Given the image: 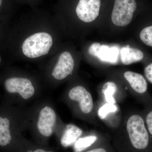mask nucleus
Returning a JSON list of instances; mask_svg holds the SVG:
<instances>
[{
	"mask_svg": "<svg viewBox=\"0 0 152 152\" xmlns=\"http://www.w3.org/2000/svg\"><path fill=\"white\" fill-rule=\"evenodd\" d=\"M27 109L1 101L0 148H10L15 145L23 151L27 141L23 134L27 130Z\"/></svg>",
	"mask_w": 152,
	"mask_h": 152,
	"instance_id": "nucleus-1",
	"label": "nucleus"
},
{
	"mask_svg": "<svg viewBox=\"0 0 152 152\" xmlns=\"http://www.w3.org/2000/svg\"><path fill=\"white\" fill-rule=\"evenodd\" d=\"M62 126L54 106L49 100L36 101L27 109V130L44 141L56 134Z\"/></svg>",
	"mask_w": 152,
	"mask_h": 152,
	"instance_id": "nucleus-2",
	"label": "nucleus"
},
{
	"mask_svg": "<svg viewBox=\"0 0 152 152\" xmlns=\"http://www.w3.org/2000/svg\"><path fill=\"white\" fill-rule=\"evenodd\" d=\"M0 81L4 90L2 100L11 104L25 107L40 95L33 82L27 77L6 72L0 77Z\"/></svg>",
	"mask_w": 152,
	"mask_h": 152,
	"instance_id": "nucleus-3",
	"label": "nucleus"
},
{
	"mask_svg": "<svg viewBox=\"0 0 152 152\" xmlns=\"http://www.w3.org/2000/svg\"><path fill=\"white\" fill-rule=\"evenodd\" d=\"M126 129L133 147L140 151L149 148L151 137L143 117L139 114L131 116L127 121Z\"/></svg>",
	"mask_w": 152,
	"mask_h": 152,
	"instance_id": "nucleus-4",
	"label": "nucleus"
},
{
	"mask_svg": "<svg viewBox=\"0 0 152 152\" xmlns=\"http://www.w3.org/2000/svg\"><path fill=\"white\" fill-rule=\"evenodd\" d=\"M53 44V38L48 33H37L25 40L22 45V51L26 56L35 58L48 54Z\"/></svg>",
	"mask_w": 152,
	"mask_h": 152,
	"instance_id": "nucleus-5",
	"label": "nucleus"
},
{
	"mask_svg": "<svg viewBox=\"0 0 152 152\" xmlns=\"http://www.w3.org/2000/svg\"><path fill=\"white\" fill-rule=\"evenodd\" d=\"M137 8L136 0H115L111 15L112 22L118 26H127L132 21Z\"/></svg>",
	"mask_w": 152,
	"mask_h": 152,
	"instance_id": "nucleus-6",
	"label": "nucleus"
},
{
	"mask_svg": "<svg viewBox=\"0 0 152 152\" xmlns=\"http://www.w3.org/2000/svg\"><path fill=\"white\" fill-rule=\"evenodd\" d=\"M67 96L70 102L77 104L82 113L88 115L92 111L94 108L92 96L84 87L77 86L72 88Z\"/></svg>",
	"mask_w": 152,
	"mask_h": 152,
	"instance_id": "nucleus-7",
	"label": "nucleus"
},
{
	"mask_svg": "<svg viewBox=\"0 0 152 152\" xmlns=\"http://www.w3.org/2000/svg\"><path fill=\"white\" fill-rule=\"evenodd\" d=\"M74 67L75 62L70 53L67 51L63 52L53 68L51 76L56 80H63L72 75Z\"/></svg>",
	"mask_w": 152,
	"mask_h": 152,
	"instance_id": "nucleus-8",
	"label": "nucleus"
},
{
	"mask_svg": "<svg viewBox=\"0 0 152 152\" xmlns=\"http://www.w3.org/2000/svg\"><path fill=\"white\" fill-rule=\"evenodd\" d=\"M100 7L101 0H80L76 7V14L82 21L91 23L99 15Z\"/></svg>",
	"mask_w": 152,
	"mask_h": 152,
	"instance_id": "nucleus-9",
	"label": "nucleus"
},
{
	"mask_svg": "<svg viewBox=\"0 0 152 152\" xmlns=\"http://www.w3.org/2000/svg\"><path fill=\"white\" fill-rule=\"evenodd\" d=\"M60 133V143L64 148H68L73 145L82 135L83 132L77 126L70 124L66 125L64 127H63L62 125L56 134Z\"/></svg>",
	"mask_w": 152,
	"mask_h": 152,
	"instance_id": "nucleus-10",
	"label": "nucleus"
},
{
	"mask_svg": "<svg viewBox=\"0 0 152 152\" xmlns=\"http://www.w3.org/2000/svg\"><path fill=\"white\" fill-rule=\"evenodd\" d=\"M124 77L136 93L140 95L146 94L148 83L143 76L134 72L127 71L124 74Z\"/></svg>",
	"mask_w": 152,
	"mask_h": 152,
	"instance_id": "nucleus-11",
	"label": "nucleus"
},
{
	"mask_svg": "<svg viewBox=\"0 0 152 152\" xmlns=\"http://www.w3.org/2000/svg\"><path fill=\"white\" fill-rule=\"evenodd\" d=\"M120 56L122 63L126 65L141 61L145 58L142 51L137 48H131L129 46L122 48Z\"/></svg>",
	"mask_w": 152,
	"mask_h": 152,
	"instance_id": "nucleus-12",
	"label": "nucleus"
},
{
	"mask_svg": "<svg viewBox=\"0 0 152 152\" xmlns=\"http://www.w3.org/2000/svg\"><path fill=\"white\" fill-rule=\"evenodd\" d=\"M118 49L117 47H110L106 45H102L96 57L102 61L115 64L118 61Z\"/></svg>",
	"mask_w": 152,
	"mask_h": 152,
	"instance_id": "nucleus-13",
	"label": "nucleus"
},
{
	"mask_svg": "<svg viewBox=\"0 0 152 152\" xmlns=\"http://www.w3.org/2000/svg\"><path fill=\"white\" fill-rule=\"evenodd\" d=\"M95 136H88L79 138L74 144V149L75 152H81L92 145L97 140Z\"/></svg>",
	"mask_w": 152,
	"mask_h": 152,
	"instance_id": "nucleus-14",
	"label": "nucleus"
},
{
	"mask_svg": "<svg viewBox=\"0 0 152 152\" xmlns=\"http://www.w3.org/2000/svg\"><path fill=\"white\" fill-rule=\"evenodd\" d=\"M117 90V86L113 82H108L103 86L102 92L107 103L115 104L116 101L113 96Z\"/></svg>",
	"mask_w": 152,
	"mask_h": 152,
	"instance_id": "nucleus-15",
	"label": "nucleus"
},
{
	"mask_svg": "<svg viewBox=\"0 0 152 152\" xmlns=\"http://www.w3.org/2000/svg\"><path fill=\"white\" fill-rule=\"evenodd\" d=\"M139 38L144 45L152 48V23L141 30Z\"/></svg>",
	"mask_w": 152,
	"mask_h": 152,
	"instance_id": "nucleus-16",
	"label": "nucleus"
},
{
	"mask_svg": "<svg viewBox=\"0 0 152 152\" xmlns=\"http://www.w3.org/2000/svg\"><path fill=\"white\" fill-rule=\"evenodd\" d=\"M118 110L115 104L107 103L101 107L98 111V115L101 119H104L111 113H114Z\"/></svg>",
	"mask_w": 152,
	"mask_h": 152,
	"instance_id": "nucleus-17",
	"label": "nucleus"
},
{
	"mask_svg": "<svg viewBox=\"0 0 152 152\" xmlns=\"http://www.w3.org/2000/svg\"><path fill=\"white\" fill-rule=\"evenodd\" d=\"M23 152H55L42 147L35 146L26 141Z\"/></svg>",
	"mask_w": 152,
	"mask_h": 152,
	"instance_id": "nucleus-18",
	"label": "nucleus"
},
{
	"mask_svg": "<svg viewBox=\"0 0 152 152\" xmlns=\"http://www.w3.org/2000/svg\"><path fill=\"white\" fill-rule=\"evenodd\" d=\"M150 108L147 111L144 119L147 129L152 139V107Z\"/></svg>",
	"mask_w": 152,
	"mask_h": 152,
	"instance_id": "nucleus-19",
	"label": "nucleus"
},
{
	"mask_svg": "<svg viewBox=\"0 0 152 152\" xmlns=\"http://www.w3.org/2000/svg\"><path fill=\"white\" fill-rule=\"evenodd\" d=\"M101 46V44L98 42H95L92 44L88 49L89 53L94 56H96Z\"/></svg>",
	"mask_w": 152,
	"mask_h": 152,
	"instance_id": "nucleus-20",
	"label": "nucleus"
},
{
	"mask_svg": "<svg viewBox=\"0 0 152 152\" xmlns=\"http://www.w3.org/2000/svg\"><path fill=\"white\" fill-rule=\"evenodd\" d=\"M144 74L146 78L152 84V62L146 66L144 69Z\"/></svg>",
	"mask_w": 152,
	"mask_h": 152,
	"instance_id": "nucleus-21",
	"label": "nucleus"
},
{
	"mask_svg": "<svg viewBox=\"0 0 152 152\" xmlns=\"http://www.w3.org/2000/svg\"><path fill=\"white\" fill-rule=\"evenodd\" d=\"M86 152H107V151L104 149L100 148L94 149L90 150V151Z\"/></svg>",
	"mask_w": 152,
	"mask_h": 152,
	"instance_id": "nucleus-22",
	"label": "nucleus"
},
{
	"mask_svg": "<svg viewBox=\"0 0 152 152\" xmlns=\"http://www.w3.org/2000/svg\"><path fill=\"white\" fill-rule=\"evenodd\" d=\"M3 4V0H0V8L1 7Z\"/></svg>",
	"mask_w": 152,
	"mask_h": 152,
	"instance_id": "nucleus-23",
	"label": "nucleus"
},
{
	"mask_svg": "<svg viewBox=\"0 0 152 152\" xmlns=\"http://www.w3.org/2000/svg\"><path fill=\"white\" fill-rule=\"evenodd\" d=\"M0 96H1V94H0Z\"/></svg>",
	"mask_w": 152,
	"mask_h": 152,
	"instance_id": "nucleus-24",
	"label": "nucleus"
}]
</instances>
